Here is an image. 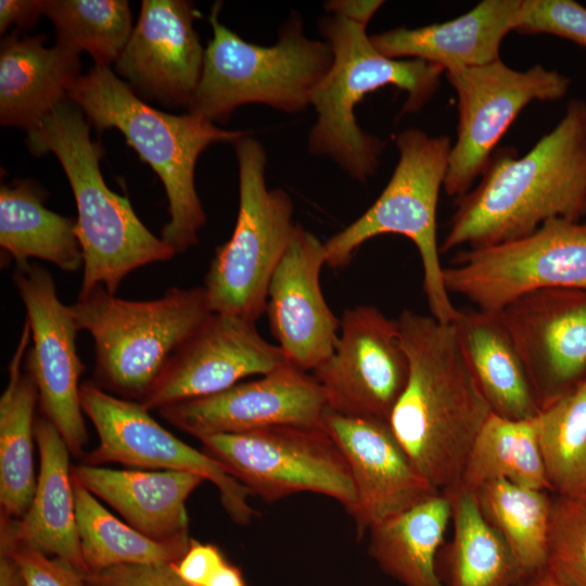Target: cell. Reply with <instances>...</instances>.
Wrapping results in <instances>:
<instances>
[{
	"mask_svg": "<svg viewBox=\"0 0 586 586\" xmlns=\"http://www.w3.org/2000/svg\"><path fill=\"white\" fill-rule=\"evenodd\" d=\"M440 246L480 247L522 238L552 218L586 216V100L571 99L556 127L523 156L495 151L476 187L454 199Z\"/></svg>",
	"mask_w": 586,
	"mask_h": 586,
	"instance_id": "obj_1",
	"label": "cell"
},
{
	"mask_svg": "<svg viewBox=\"0 0 586 586\" xmlns=\"http://www.w3.org/2000/svg\"><path fill=\"white\" fill-rule=\"evenodd\" d=\"M396 321L409 374L388 424L417 471L436 491L450 494L460 486L470 450L492 410L450 322L409 309Z\"/></svg>",
	"mask_w": 586,
	"mask_h": 586,
	"instance_id": "obj_2",
	"label": "cell"
},
{
	"mask_svg": "<svg viewBox=\"0 0 586 586\" xmlns=\"http://www.w3.org/2000/svg\"><path fill=\"white\" fill-rule=\"evenodd\" d=\"M67 99L101 131L118 129L142 161L162 180L169 220L163 241L177 254L195 245L206 216L199 199L194 173L199 156L209 145L235 143L246 135L227 130L193 114H168L150 106L110 66L94 65L71 87Z\"/></svg>",
	"mask_w": 586,
	"mask_h": 586,
	"instance_id": "obj_3",
	"label": "cell"
},
{
	"mask_svg": "<svg viewBox=\"0 0 586 586\" xmlns=\"http://www.w3.org/2000/svg\"><path fill=\"white\" fill-rule=\"evenodd\" d=\"M33 154L53 153L76 201V234L82 252L79 294L103 285L116 294L135 269L168 260L176 253L138 218L129 200L113 192L100 169L103 150L90 135L81 110L68 99L27 130Z\"/></svg>",
	"mask_w": 586,
	"mask_h": 586,
	"instance_id": "obj_4",
	"label": "cell"
},
{
	"mask_svg": "<svg viewBox=\"0 0 586 586\" xmlns=\"http://www.w3.org/2000/svg\"><path fill=\"white\" fill-rule=\"evenodd\" d=\"M319 28L333 53L332 64L313 91L317 122L308 137L313 154L332 158L365 182L379 167L386 142L362 130L356 105L370 92L392 85L407 93L402 113L420 111L435 94L444 72L429 62L390 59L371 43L366 27L332 15Z\"/></svg>",
	"mask_w": 586,
	"mask_h": 586,
	"instance_id": "obj_5",
	"label": "cell"
},
{
	"mask_svg": "<svg viewBox=\"0 0 586 586\" xmlns=\"http://www.w3.org/2000/svg\"><path fill=\"white\" fill-rule=\"evenodd\" d=\"M69 307L78 329L93 339L95 384L138 403L212 313L203 286L170 288L155 300L130 301L95 285Z\"/></svg>",
	"mask_w": 586,
	"mask_h": 586,
	"instance_id": "obj_6",
	"label": "cell"
},
{
	"mask_svg": "<svg viewBox=\"0 0 586 586\" xmlns=\"http://www.w3.org/2000/svg\"><path fill=\"white\" fill-rule=\"evenodd\" d=\"M219 3L214 4L208 17L213 37L189 113L221 123L247 103L286 113L310 105L314 89L333 61L330 44L307 38L295 14L280 30L277 43L246 42L219 22Z\"/></svg>",
	"mask_w": 586,
	"mask_h": 586,
	"instance_id": "obj_7",
	"label": "cell"
},
{
	"mask_svg": "<svg viewBox=\"0 0 586 586\" xmlns=\"http://www.w3.org/2000/svg\"><path fill=\"white\" fill-rule=\"evenodd\" d=\"M395 144L399 157L387 184L359 218L323 242L326 265L347 266L359 246L377 235H404L419 252L431 316L449 323L457 307L444 284L436 208L453 143L447 136L409 128L396 136Z\"/></svg>",
	"mask_w": 586,
	"mask_h": 586,
	"instance_id": "obj_8",
	"label": "cell"
},
{
	"mask_svg": "<svg viewBox=\"0 0 586 586\" xmlns=\"http://www.w3.org/2000/svg\"><path fill=\"white\" fill-rule=\"evenodd\" d=\"M239 165V211L230 239L218 246L204 278L212 313L256 322L266 311L271 277L297 224L282 189H268L266 152L256 139L234 143Z\"/></svg>",
	"mask_w": 586,
	"mask_h": 586,
	"instance_id": "obj_9",
	"label": "cell"
},
{
	"mask_svg": "<svg viewBox=\"0 0 586 586\" xmlns=\"http://www.w3.org/2000/svg\"><path fill=\"white\" fill-rule=\"evenodd\" d=\"M443 279L449 294L492 313L538 290H586V224L552 218L522 238L461 249Z\"/></svg>",
	"mask_w": 586,
	"mask_h": 586,
	"instance_id": "obj_10",
	"label": "cell"
},
{
	"mask_svg": "<svg viewBox=\"0 0 586 586\" xmlns=\"http://www.w3.org/2000/svg\"><path fill=\"white\" fill-rule=\"evenodd\" d=\"M199 440L202 450L267 502L310 492L337 500L347 511L356 504L349 466L324 426L279 425Z\"/></svg>",
	"mask_w": 586,
	"mask_h": 586,
	"instance_id": "obj_11",
	"label": "cell"
},
{
	"mask_svg": "<svg viewBox=\"0 0 586 586\" xmlns=\"http://www.w3.org/2000/svg\"><path fill=\"white\" fill-rule=\"evenodd\" d=\"M458 97L457 138L451 144L443 189L457 199L473 188L495 146L531 102L563 99L571 79L536 64L526 71L501 60L445 72Z\"/></svg>",
	"mask_w": 586,
	"mask_h": 586,
	"instance_id": "obj_12",
	"label": "cell"
},
{
	"mask_svg": "<svg viewBox=\"0 0 586 586\" xmlns=\"http://www.w3.org/2000/svg\"><path fill=\"white\" fill-rule=\"evenodd\" d=\"M80 403L99 437V445L85 455L82 463L194 473L217 487L220 502L233 522L246 525L256 515L249 502L252 494L242 483L204 450L163 428L140 403L114 396L94 382L81 384Z\"/></svg>",
	"mask_w": 586,
	"mask_h": 586,
	"instance_id": "obj_13",
	"label": "cell"
},
{
	"mask_svg": "<svg viewBox=\"0 0 586 586\" xmlns=\"http://www.w3.org/2000/svg\"><path fill=\"white\" fill-rule=\"evenodd\" d=\"M408 374L396 319L368 305L343 311L331 355L313 371L328 411L386 422Z\"/></svg>",
	"mask_w": 586,
	"mask_h": 586,
	"instance_id": "obj_14",
	"label": "cell"
},
{
	"mask_svg": "<svg viewBox=\"0 0 586 586\" xmlns=\"http://www.w3.org/2000/svg\"><path fill=\"white\" fill-rule=\"evenodd\" d=\"M13 281L30 329L33 347L26 353V370L37 385L41 415L58 429L71 454L82 456L88 434L80 403L85 365L76 346L78 326L47 269L16 263Z\"/></svg>",
	"mask_w": 586,
	"mask_h": 586,
	"instance_id": "obj_15",
	"label": "cell"
},
{
	"mask_svg": "<svg viewBox=\"0 0 586 586\" xmlns=\"http://www.w3.org/2000/svg\"><path fill=\"white\" fill-rule=\"evenodd\" d=\"M256 322L211 313L168 360L139 402L160 410L176 403L220 393L252 375H264L288 362L278 345L267 342Z\"/></svg>",
	"mask_w": 586,
	"mask_h": 586,
	"instance_id": "obj_16",
	"label": "cell"
},
{
	"mask_svg": "<svg viewBox=\"0 0 586 586\" xmlns=\"http://www.w3.org/2000/svg\"><path fill=\"white\" fill-rule=\"evenodd\" d=\"M328 411L322 387L291 362L214 395L168 405L160 415L198 440L279 425L322 428Z\"/></svg>",
	"mask_w": 586,
	"mask_h": 586,
	"instance_id": "obj_17",
	"label": "cell"
},
{
	"mask_svg": "<svg viewBox=\"0 0 586 586\" xmlns=\"http://www.w3.org/2000/svg\"><path fill=\"white\" fill-rule=\"evenodd\" d=\"M498 314L525 366L540 409L586 380V290L534 291Z\"/></svg>",
	"mask_w": 586,
	"mask_h": 586,
	"instance_id": "obj_18",
	"label": "cell"
},
{
	"mask_svg": "<svg viewBox=\"0 0 586 586\" xmlns=\"http://www.w3.org/2000/svg\"><path fill=\"white\" fill-rule=\"evenodd\" d=\"M195 10L184 0H144L116 73L141 95L166 106L190 107L205 49L193 27Z\"/></svg>",
	"mask_w": 586,
	"mask_h": 586,
	"instance_id": "obj_19",
	"label": "cell"
},
{
	"mask_svg": "<svg viewBox=\"0 0 586 586\" xmlns=\"http://www.w3.org/2000/svg\"><path fill=\"white\" fill-rule=\"evenodd\" d=\"M323 426L351 469L357 500L348 513L358 537L440 493L413 467L388 422L327 411Z\"/></svg>",
	"mask_w": 586,
	"mask_h": 586,
	"instance_id": "obj_20",
	"label": "cell"
},
{
	"mask_svg": "<svg viewBox=\"0 0 586 586\" xmlns=\"http://www.w3.org/2000/svg\"><path fill=\"white\" fill-rule=\"evenodd\" d=\"M324 265L323 242L297 225L268 288L266 311L278 346L289 362L311 372L329 358L340 331L320 285Z\"/></svg>",
	"mask_w": 586,
	"mask_h": 586,
	"instance_id": "obj_21",
	"label": "cell"
},
{
	"mask_svg": "<svg viewBox=\"0 0 586 586\" xmlns=\"http://www.w3.org/2000/svg\"><path fill=\"white\" fill-rule=\"evenodd\" d=\"M72 475L149 538L190 545L186 502L205 481L200 475L174 470L110 469L86 463L72 467Z\"/></svg>",
	"mask_w": 586,
	"mask_h": 586,
	"instance_id": "obj_22",
	"label": "cell"
},
{
	"mask_svg": "<svg viewBox=\"0 0 586 586\" xmlns=\"http://www.w3.org/2000/svg\"><path fill=\"white\" fill-rule=\"evenodd\" d=\"M521 0H483L457 18L419 28L398 27L370 36L390 59L410 58L444 72L500 60L505 37L514 31Z\"/></svg>",
	"mask_w": 586,
	"mask_h": 586,
	"instance_id": "obj_23",
	"label": "cell"
},
{
	"mask_svg": "<svg viewBox=\"0 0 586 586\" xmlns=\"http://www.w3.org/2000/svg\"><path fill=\"white\" fill-rule=\"evenodd\" d=\"M35 437L40 468L31 504L20 519L0 517V535L60 557L87 575L78 533L71 451L58 429L42 415L36 418Z\"/></svg>",
	"mask_w": 586,
	"mask_h": 586,
	"instance_id": "obj_24",
	"label": "cell"
},
{
	"mask_svg": "<svg viewBox=\"0 0 586 586\" xmlns=\"http://www.w3.org/2000/svg\"><path fill=\"white\" fill-rule=\"evenodd\" d=\"M44 37H4L0 46V122L26 130L60 103L80 76L79 53Z\"/></svg>",
	"mask_w": 586,
	"mask_h": 586,
	"instance_id": "obj_25",
	"label": "cell"
},
{
	"mask_svg": "<svg viewBox=\"0 0 586 586\" xmlns=\"http://www.w3.org/2000/svg\"><path fill=\"white\" fill-rule=\"evenodd\" d=\"M450 323L492 412L514 420L535 418L540 410L537 397L499 314L457 308Z\"/></svg>",
	"mask_w": 586,
	"mask_h": 586,
	"instance_id": "obj_26",
	"label": "cell"
},
{
	"mask_svg": "<svg viewBox=\"0 0 586 586\" xmlns=\"http://www.w3.org/2000/svg\"><path fill=\"white\" fill-rule=\"evenodd\" d=\"M30 337L29 326L25 322L0 398V517L8 519H20L26 513L37 482L34 442L38 390L31 375L22 367Z\"/></svg>",
	"mask_w": 586,
	"mask_h": 586,
	"instance_id": "obj_27",
	"label": "cell"
},
{
	"mask_svg": "<svg viewBox=\"0 0 586 586\" xmlns=\"http://www.w3.org/2000/svg\"><path fill=\"white\" fill-rule=\"evenodd\" d=\"M449 522V497L434 494L373 525L368 531L369 556L402 586H444L437 572V558Z\"/></svg>",
	"mask_w": 586,
	"mask_h": 586,
	"instance_id": "obj_28",
	"label": "cell"
},
{
	"mask_svg": "<svg viewBox=\"0 0 586 586\" xmlns=\"http://www.w3.org/2000/svg\"><path fill=\"white\" fill-rule=\"evenodd\" d=\"M453 539L441 549L437 572L444 586H515L524 578L506 542L483 517L472 492L446 494Z\"/></svg>",
	"mask_w": 586,
	"mask_h": 586,
	"instance_id": "obj_29",
	"label": "cell"
},
{
	"mask_svg": "<svg viewBox=\"0 0 586 586\" xmlns=\"http://www.w3.org/2000/svg\"><path fill=\"white\" fill-rule=\"evenodd\" d=\"M0 245L16 263L39 258L64 271H76L84 263L76 220L48 209L29 181L1 186Z\"/></svg>",
	"mask_w": 586,
	"mask_h": 586,
	"instance_id": "obj_30",
	"label": "cell"
},
{
	"mask_svg": "<svg viewBox=\"0 0 586 586\" xmlns=\"http://www.w3.org/2000/svg\"><path fill=\"white\" fill-rule=\"evenodd\" d=\"M496 480L548 491L535 418L508 419L491 413L468 456L458 489L475 492Z\"/></svg>",
	"mask_w": 586,
	"mask_h": 586,
	"instance_id": "obj_31",
	"label": "cell"
},
{
	"mask_svg": "<svg viewBox=\"0 0 586 586\" xmlns=\"http://www.w3.org/2000/svg\"><path fill=\"white\" fill-rule=\"evenodd\" d=\"M485 520L512 551L524 577L547 568L553 497L506 480L473 492Z\"/></svg>",
	"mask_w": 586,
	"mask_h": 586,
	"instance_id": "obj_32",
	"label": "cell"
},
{
	"mask_svg": "<svg viewBox=\"0 0 586 586\" xmlns=\"http://www.w3.org/2000/svg\"><path fill=\"white\" fill-rule=\"evenodd\" d=\"M72 479L81 553L88 574L122 564L176 563L186 553L190 545L149 538L113 515L73 475Z\"/></svg>",
	"mask_w": 586,
	"mask_h": 586,
	"instance_id": "obj_33",
	"label": "cell"
},
{
	"mask_svg": "<svg viewBox=\"0 0 586 586\" xmlns=\"http://www.w3.org/2000/svg\"><path fill=\"white\" fill-rule=\"evenodd\" d=\"M538 444L551 493L586 494V380L542 408L535 417Z\"/></svg>",
	"mask_w": 586,
	"mask_h": 586,
	"instance_id": "obj_34",
	"label": "cell"
},
{
	"mask_svg": "<svg viewBox=\"0 0 586 586\" xmlns=\"http://www.w3.org/2000/svg\"><path fill=\"white\" fill-rule=\"evenodd\" d=\"M43 14L55 27L58 44L88 52L95 65L116 63L133 29L125 0H43Z\"/></svg>",
	"mask_w": 586,
	"mask_h": 586,
	"instance_id": "obj_35",
	"label": "cell"
},
{
	"mask_svg": "<svg viewBox=\"0 0 586 586\" xmlns=\"http://www.w3.org/2000/svg\"><path fill=\"white\" fill-rule=\"evenodd\" d=\"M547 568L569 586H586V494L555 495Z\"/></svg>",
	"mask_w": 586,
	"mask_h": 586,
	"instance_id": "obj_36",
	"label": "cell"
},
{
	"mask_svg": "<svg viewBox=\"0 0 586 586\" xmlns=\"http://www.w3.org/2000/svg\"><path fill=\"white\" fill-rule=\"evenodd\" d=\"M514 31L553 35L586 49V8L574 0H521Z\"/></svg>",
	"mask_w": 586,
	"mask_h": 586,
	"instance_id": "obj_37",
	"label": "cell"
},
{
	"mask_svg": "<svg viewBox=\"0 0 586 586\" xmlns=\"http://www.w3.org/2000/svg\"><path fill=\"white\" fill-rule=\"evenodd\" d=\"M0 548L18 562L26 586H90L86 575L66 560L48 557L38 547L0 535Z\"/></svg>",
	"mask_w": 586,
	"mask_h": 586,
	"instance_id": "obj_38",
	"label": "cell"
},
{
	"mask_svg": "<svg viewBox=\"0 0 586 586\" xmlns=\"http://www.w3.org/2000/svg\"><path fill=\"white\" fill-rule=\"evenodd\" d=\"M90 586H190L174 563L122 564L86 575Z\"/></svg>",
	"mask_w": 586,
	"mask_h": 586,
	"instance_id": "obj_39",
	"label": "cell"
},
{
	"mask_svg": "<svg viewBox=\"0 0 586 586\" xmlns=\"http://www.w3.org/2000/svg\"><path fill=\"white\" fill-rule=\"evenodd\" d=\"M226 561L217 546L191 538L186 553L174 565L190 586H206Z\"/></svg>",
	"mask_w": 586,
	"mask_h": 586,
	"instance_id": "obj_40",
	"label": "cell"
},
{
	"mask_svg": "<svg viewBox=\"0 0 586 586\" xmlns=\"http://www.w3.org/2000/svg\"><path fill=\"white\" fill-rule=\"evenodd\" d=\"M43 14V0H1L0 33L7 31L10 25L18 28H30Z\"/></svg>",
	"mask_w": 586,
	"mask_h": 586,
	"instance_id": "obj_41",
	"label": "cell"
},
{
	"mask_svg": "<svg viewBox=\"0 0 586 586\" xmlns=\"http://www.w3.org/2000/svg\"><path fill=\"white\" fill-rule=\"evenodd\" d=\"M378 0H332L326 2V9L353 23L366 27L374 13L383 4Z\"/></svg>",
	"mask_w": 586,
	"mask_h": 586,
	"instance_id": "obj_42",
	"label": "cell"
},
{
	"mask_svg": "<svg viewBox=\"0 0 586 586\" xmlns=\"http://www.w3.org/2000/svg\"><path fill=\"white\" fill-rule=\"evenodd\" d=\"M0 586H26L23 571L17 560L0 548Z\"/></svg>",
	"mask_w": 586,
	"mask_h": 586,
	"instance_id": "obj_43",
	"label": "cell"
},
{
	"mask_svg": "<svg viewBox=\"0 0 586 586\" xmlns=\"http://www.w3.org/2000/svg\"><path fill=\"white\" fill-rule=\"evenodd\" d=\"M206 586H246L241 570L226 561Z\"/></svg>",
	"mask_w": 586,
	"mask_h": 586,
	"instance_id": "obj_44",
	"label": "cell"
},
{
	"mask_svg": "<svg viewBox=\"0 0 586 586\" xmlns=\"http://www.w3.org/2000/svg\"><path fill=\"white\" fill-rule=\"evenodd\" d=\"M515 586H569L548 568L522 578Z\"/></svg>",
	"mask_w": 586,
	"mask_h": 586,
	"instance_id": "obj_45",
	"label": "cell"
}]
</instances>
